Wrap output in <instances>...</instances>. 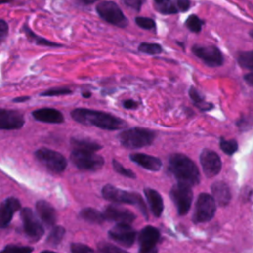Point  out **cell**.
Returning <instances> with one entry per match:
<instances>
[{"instance_id":"10","label":"cell","mask_w":253,"mask_h":253,"mask_svg":"<svg viewBox=\"0 0 253 253\" xmlns=\"http://www.w3.org/2000/svg\"><path fill=\"white\" fill-rule=\"evenodd\" d=\"M21 218L25 234L32 241H38L44 233L43 226L30 208H24L21 211Z\"/></svg>"},{"instance_id":"34","label":"cell","mask_w":253,"mask_h":253,"mask_svg":"<svg viewBox=\"0 0 253 253\" xmlns=\"http://www.w3.org/2000/svg\"><path fill=\"white\" fill-rule=\"evenodd\" d=\"M72 91L71 89L67 87H54L50 88L42 93H41V96H48V97H53V96H62V95H68L71 94Z\"/></svg>"},{"instance_id":"36","label":"cell","mask_w":253,"mask_h":253,"mask_svg":"<svg viewBox=\"0 0 253 253\" xmlns=\"http://www.w3.org/2000/svg\"><path fill=\"white\" fill-rule=\"evenodd\" d=\"M135 23L138 27H140L144 30H149V31L155 30V27H156L154 20L151 18H147V17H136Z\"/></svg>"},{"instance_id":"45","label":"cell","mask_w":253,"mask_h":253,"mask_svg":"<svg viewBox=\"0 0 253 253\" xmlns=\"http://www.w3.org/2000/svg\"><path fill=\"white\" fill-rule=\"evenodd\" d=\"M82 96H83L84 98H89V97H91V93H90V92H85V93L82 94Z\"/></svg>"},{"instance_id":"47","label":"cell","mask_w":253,"mask_h":253,"mask_svg":"<svg viewBox=\"0 0 253 253\" xmlns=\"http://www.w3.org/2000/svg\"><path fill=\"white\" fill-rule=\"evenodd\" d=\"M41 253H55V252H53V251H49V250H43V251H42Z\"/></svg>"},{"instance_id":"32","label":"cell","mask_w":253,"mask_h":253,"mask_svg":"<svg viewBox=\"0 0 253 253\" xmlns=\"http://www.w3.org/2000/svg\"><path fill=\"white\" fill-rule=\"evenodd\" d=\"M97 249L98 253H128L126 250L105 241L98 243Z\"/></svg>"},{"instance_id":"2","label":"cell","mask_w":253,"mask_h":253,"mask_svg":"<svg viewBox=\"0 0 253 253\" xmlns=\"http://www.w3.org/2000/svg\"><path fill=\"white\" fill-rule=\"evenodd\" d=\"M168 170L177 179L178 183L195 186L201 180L200 172L195 162L182 153H174L169 157Z\"/></svg>"},{"instance_id":"28","label":"cell","mask_w":253,"mask_h":253,"mask_svg":"<svg viewBox=\"0 0 253 253\" xmlns=\"http://www.w3.org/2000/svg\"><path fill=\"white\" fill-rule=\"evenodd\" d=\"M64 234H65V228L60 225H55L50 230L46 238V242L51 246H56L61 242Z\"/></svg>"},{"instance_id":"3","label":"cell","mask_w":253,"mask_h":253,"mask_svg":"<svg viewBox=\"0 0 253 253\" xmlns=\"http://www.w3.org/2000/svg\"><path fill=\"white\" fill-rule=\"evenodd\" d=\"M156 133L143 127H131L119 133L118 138L121 144L129 149H136L150 145L155 139Z\"/></svg>"},{"instance_id":"6","label":"cell","mask_w":253,"mask_h":253,"mask_svg":"<svg viewBox=\"0 0 253 253\" xmlns=\"http://www.w3.org/2000/svg\"><path fill=\"white\" fill-rule=\"evenodd\" d=\"M70 159L77 168L85 171H97L104 165V158L93 151L73 149Z\"/></svg>"},{"instance_id":"7","label":"cell","mask_w":253,"mask_h":253,"mask_svg":"<svg viewBox=\"0 0 253 253\" xmlns=\"http://www.w3.org/2000/svg\"><path fill=\"white\" fill-rule=\"evenodd\" d=\"M96 11L103 20L114 26L125 28L128 24L126 17L120 7L113 1H103L99 3L96 7Z\"/></svg>"},{"instance_id":"16","label":"cell","mask_w":253,"mask_h":253,"mask_svg":"<svg viewBox=\"0 0 253 253\" xmlns=\"http://www.w3.org/2000/svg\"><path fill=\"white\" fill-rule=\"evenodd\" d=\"M25 124L23 115L14 110L0 109V129L13 130L21 128Z\"/></svg>"},{"instance_id":"33","label":"cell","mask_w":253,"mask_h":253,"mask_svg":"<svg viewBox=\"0 0 253 253\" xmlns=\"http://www.w3.org/2000/svg\"><path fill=\"white\" fill-rule=\"evenodd\" d=\"M138 50L142 53L146 54H158L162 51V47L158 43H148V42H141L138 45Z\"/></svg>"},{"instance_id":"14","label":"cell","mask_w":253,"mask_h":253,"mask_svg":"<svg viewBox=\"0 0 253 253\" xmlns=\"http://www.w3.org/2000/svg\"><path fill=\"white\" fill-rule=\"evenodd\" d=\"M200 162L203 171L208 178L217 175L221 169V161L218 154L211 149H204L201 152Z\"/></svg>"},{"instance_id":"24","label":"cell","mask_w":253,"mask_h":253,"mask_svg":"<svg viewBox=\"0 0 253 253\" xmlns=\"http://www.w3.org/2000/svg\"><path fill=\"white\" fill-rule=\"evenodd\" d=\"M23 32L25 33L26 37L29 39L30 42H35L36 44H41V45H45V46H51V47H61L62 44L50 42L44 38H42L38 35H36L27 25H24L23 27Z\"/></svg>"},{"instance_id":"29","label":"cell","mask_w":253,"mask_h":253,"mask_svg":"<svg viewBox=\"0 0 253 253\" xmlns=\"http://www.w3.org/2000/svg\"><path fill=\"white\" fill-rule=\"evenodd\" d=\"M237 61L241 67L252 70L253 69V51L248 50L244 52H239L237 56Z\"/></svg>"},{"instance_id":"27","label":"cell","mask_w":253,"mask_h":253,"mask_svg":"<svg viewBox=\"0 0 253 253\" xmlns=\"http://www.w3.org/2000/svg\"><path fill=\"white\" fill-rule=\"evenodd\" d=\"M71 145L73 146V149H80V150H87V151H93L96 152L97 150H100L102 146L89 139H77V138H71L70 140Z\"/></svg>"},{"instance_id":"11","label":"cell","mask_w":253,"mask_h":253,"mask_svg":"<svg viewBox=\"0 0 253 253\" xmlns=\"http://www.w3.org/2000/svg\"><path fill=\"white\" fill-rule=\"evenodd\" d=\"M160 239L159 230L151 225L143 227L138 235V253H157L156 244Z\"/></svg>"},{"instance_id":"17","label":"cell","mask_w":253,"mask_h":253,"mask_svg":"<svg viewBox=\"0 0 253 253\" xmlns=\"http://www.w3.org/2000/svg\"><path fill=\"white\" fill-rule=\"evenodd\" d=\"M155 9L165 15L177 14L187 11L190 6V0H153Z\"/></svg>"},{"instance_id":"42","label":"cell","mask_w":253,"mask_h":253,"mask_svg":"<svg viewBox=\"0 0 253 253\" xmlns=\"http://www.w3.org/2000/svg\"><path fill=\"white\" fill-rule=\"evenodd\" d=\"M244 80L248 83V85L252 86L253 85V73L249 72L244 76Z\"/></svg>"},{"instance_id":"41","label":"cell","mask_w":253,"mask_h":253,"mask_svg":"<svg viewBox=\"0 0 253 253\" xmlns=\"http://www.w3.org/2000/svg\"><path fill=\"white\" fill-rule=\"evenodd\" d=\"M123 106H124V108H126V109H136L137 106H138V104H137L135 101L129 99V100L124 101V102H123Z\"/></svg>"},{"instance_id":"35","label":"cell","mask_w":253,"mask_h":253,"mask_svg":"<svg viewBox=\"0 0 253 253\" xmlns=\"http://www.w3.org/2000/svg\"><path fill=\"white\" fill-rule=\"evenodd\" d=\"M33 247L30 246H19V245H7L0 253H32Z\"/></svg>"},{"instance_id":"1","label":"cell","mask_w":253,"mask_h":253,"mask_svg":"<svg viewBox=\"0 0 253 253\" xmlns=\"http://www.w3.org/2000/svg\"><path fill=\"white\" fill-rule=\"evenodd\" d=\"M70 115L79 124L94 126L107 130H118L126 126L124 120L102 111L79 108L71 111Z\"/></svg>"},{"instance_id":"31","label":"cell","mask_w":253,"mask_h":253,"mask_svg":"<svg viewBox=\"0 0 253 253\" xmlns=\"http://www.w3.org/2000/svg\"><path fill=\"white\" fill-rule=\"evenodd\" d=\"M186 27L193 33H200L202 30V27L204 25V21L201 20L196 15H191L188 17L185 23Z\"/></svg>"},{"instance_id":"40","label":"cell","mask_w":253,"mask_h":253,"mask_svg":"<svg viewBox=\"0 0 253 253\" xmlns=\"http://www.w3.org/2000/svg\"><path fill=\"white\" fill-rule=\"evenodd\" d=\"M9 32V26L8 23L5 20L0 19V42L6 39Z\"/></svg>"},{"instance_id":"19","label":"cell","mask_w":253,"mask_h":253,"mask_svg":"<svg viewBox=\"0 0 253 253\" xmlns=\"http://www.w3.org/2000/svg\"><path fill=\"white\" fill-rule=\"evenodd\" d=\"M35 120L47 124H61L64 121L62 113L53 108H42L32 112Z\"/></svg>"},{"instance_id":"8","label":"cell","mask_w":253,"mask_h":253,"mask_svg":"<svg viewBox=\"0 0 253 253\" xmlns=\"http://www.w3.org/2000/svg\"><path fill=\"white\" fill-rule=\"evenodd\" d=\"M216 206L212 197L207 193H202L199 195L195 211L193 213V221L195 223H203L210 221L215 212Z\"/></svg>"},{"instance_id":"12","label":"cell","mask_w":253,"mask_h":253,"mask_svg":"<svg viewBox=\"0 0 253 253\" xmlns=\"http://www.w3.org/2000/svg\"><path fill=\"white\" fill-rule=\"evenodd\" d=\"M192 51L210 67H217L223 64V55L214 45L203 46L196 44L192 47Z\"/></svg>"},{"instance_id":"20","label":"cell","mask_w":253,"mask_h":253,"mask_svg":"<svg viewBox=\"0 0 253 253\" xmlns=\"http://www.w3.org/2000/svg\"><path fill=\"white\" fill-rule=\"evenodd\" d=\"M129 158L132 162L149 171L156 172L160 170L162 166V162L159 158L144 153H131L129 155Z\"/></svg>"},{"instance_id":"43","label":"cell","mask_w":253,"mask_h":253,"mask_svg":"<svg viewBox=\"0 0 253 253\" xmlns=\"http://www.w3.org/2000/svg\"><path fill=\"white\" fill-rule=\"evenodd\" d=\"M30 99L29 96H23V97H17L13 100V102L15 103H20V102H25V101H28Z\"/></svg>"},{"instance_id":"25","label":"cell","mask_w":253,"mask_h":253,"mask_svg":"<svg viewBox=\"0 0 253 253\" xmlns=\"http://www.w3.org/2000/svg\"><path fill=\"white\" fill-rule=\"evenodd\" d=\"M81 218L84 220L91 222V223H96V224H101L104 222L105 218L102 212L99 211L92 209V208H85L79 212Z\"/></svg>"},{"instance_id":"15","label":"cell","mask_w":253,"mask_h":253,"mask_svg":"<svg viewBox=\"0 0 253 253\" xmlns=\"http://www.w3.org/2000/svg\"><path fill=\"white\" fill-rule=\"evenodd\" d=\"M102 213L105 220L107 219L111 221H116L118 223L129 224L135 219V215L130 211L116 205L107 206L104 210V212Z\"/></svg>"},{"instance_id":"37","label":"cell","mask_w":253,"mask_h":253,"mask_svg":"<svg viewBox=\"0 0 253 253\" xmlns=\"http://www.w3.org/2000/svg\"><path fill=\"white\" fill-rule=\"evenodd\" d=\"M113 167H114V170H115L117 173H119V174H121V175H123V176H125V177L131 178V179H134V178H135V174H134L131 170L125 168V167H124L119 161H117L116 159L113 160Z\"/></svg>"},{"instance_id":"23","label":"cell","mask_w":253,"mask_h":253,"mask_svg":"<svg viewBox=\"0 0 253 253\" xmlns=\"http://www.w3.org/2000/svg\"><path fill=\"white\" fill-rule=\"evenodd\" d=\"M144 195L149 204L152 213L157 217L160 216L163 211V200L161 195L150 188H146L144 190Z\"/></svg>"},{"instance_id":"22","label":"cell","mask_w":253,"mask_h":253,"mask_svg":"<svg viewBox=\"0 0 253 253\" xmlns=\"http://www.w3.org/2000/svg\"><path fill=\"white\" fill-rule=\"evenodd\" d=\"M211 193L216 203L220 207H225L231 200V193L229 187L221 181H217L211 185Z\"/></svg>"},{"instance_id":"4","label":"cell","mask_w":253,"mask_h":253,"mask_svg":"<svg viewBox=\"0 0 253 253\" xmlns=\"http://www.w3.org/2000/svg\"><path fill=\"white\" fill-rule=\"evenodd\" d=\"M102 196L106 200H109L111 202L134 205L139 209L144 217L148 218L147 208L145 206V203L143 202L142 197L137 193L124 191L112 185H105L102 188Z\"/></svg>"},{"instance_id":"21","label":"cell","mask_w":253,"mask_h":253,"mask_svg":"<svg viewBox=\"0 0 253 253\" xmlns=\"http://www.w3.org/2000/svg\"><path fill=\"white\" fill-rule=\"evenodd\" d=\"M36 210L37 212L42 219V221L47 225L52 226L56 222V211L54 208L46 201L41 200L38 201L36 204Z\"/></svg>"},{"instance_id":"30","label":"cell","mask_w":253,"mask_h":253,"mask_svg":"<svg viewBox=\"0 0 253 253\" xmlns=\"http://www.w3.org/2000/svg\"><path fill=\"white\" fill-rule=\"evenodd\" d=\"M219 147L220 149L227 155H232L235 153L238 149V144L235 139H229L226 140L223 137L220 138L219 140Z\"/></svg>"},{"instance_id":"44","label":"cell","mask_w":253,"mask_h":253,"mask_svg":"<svg viewBox=\"0 0 253 253\" xmlns=\"http://www.w3.org/2000/svg\"><path fill=\"white\" fill-rule=\"evenodd\" d=\"M85 4H92V3H94V2H96V1H99V0H82Z\"/></svg>"},{"instance_id":"18","label":"cell","mask_w":253,"mask_h":253,"mask_svg":"<svg viewBox=\"0 0 253 253\" xmlns=\"http://www.w3.org/2000/svg\"><path fill=\"white\" fill-rule=\"evenodd\" d=\"M21 209V203L17 198L10 197L0 204V228L9 225L14 213Z\"/></svg>"},{"instance_id":"26","label":"cell","mask_w":253,"mask_h":253,"mask_svg":"<svg viewBox=\"0 0 253 253\" xmlns=\"http://www.w3.org/2000/svg\"><path fill=\"white\" fill-rule=\"evenodd\" d=\"M189 96L193 101L194 105L197 106L201 111H209L213 108V105L205 101V98L195 87H191L189 89Z\"/></svg>"},{"instance_id":"46","label":"cell","mask_w":253,"mask_h":253,"mask_svg":"<svg viewBox=\"0 0 253 253\" xmlns=\"http://www.w3.org/2000/svg\"><path fill=\"white\" fill-rule=\"evenodd\" d=\"M12 0H0V5L1 4H6V3H9V2H11Z\"/></svg>"},{"instance_id":"5","label":"cell","mask_w":253,"mask_h":253,"mask_svg":"<svg viewBox=\"0 0 253 253\" xmlns=\"http://www.w3.org/2000/svg\"><path fill=\"white\" fill-rule=\"evenodd\" d=\"M35 156L42 165L52 173H61L67 166L65 157L61 153L49 148L42 147L36 150Z\"/></svg>"},{"instance_id":"9","label":"cell","mask_w":253,"mask_h":253,"mask_svg":"<svg viewBox=\"0 0 253 253\" xmlns=\"http://www.w3.org/2000/svg\"><path fill=\"white\" fill-rule=\"evenodd\" d=\"M170 198L177 208V211L180 215H185L190 208L193 201V191L191 186L177 183L170 190Z\"/></svg>"},{"instance_id":"13","label":"cell","mask_w":253,"mask_h":253,"mask_svg":"<svg viewBox=\"0 0 253 253\" xmlns=\"http://www.w3.org/2000/svg\"><path fill=\"white\" fill-rule=\"evenodd\" d=\"M108 234L112 240L126 247H130L136 237V231L126 223H118L109 230Z\"/></svg>"},{"instance_id":"38","label":"cell","mask_w":253,"mask_h":253,"mask_svg":"<svg viewBox=\"0 0 253 253\" xmlns=\"http://www.w3.org/2000/svg\"><path fill=\"white\" fill-rule=\"evenodd\" d=\"M70 250L71 253H95L91 247L82 243H71Z\"/></svg>"},{"instance_id":"39","label":"cell","mask_w":253,"mask_h":253,"mask_svg":"<svg viewBox=\"0 0 253 253\" xmlns=\"http://www.w3.org/2000/svg\"><path fill=\"white\" fill-rule=\"evenodd\" d=\"M122 1L126 6L131 8L135 11H139L142 4L145 2V0H122Z\"/></svg>"}]
</instances>
